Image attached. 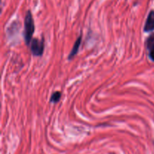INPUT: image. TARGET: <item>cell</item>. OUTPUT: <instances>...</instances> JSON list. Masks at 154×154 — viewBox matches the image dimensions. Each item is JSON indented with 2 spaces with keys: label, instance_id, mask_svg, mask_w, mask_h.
I'll return each mask as SVG.
<instances>
[{
  "label": "cell",
  "instance_id": "5b68a950",
  "mask_svg": "<svg viewBox=\"0 0 154 154\" xmlns=\"http://www.w3.org/2000/svg\"><path fill=\"white\" fill-rule=\"evenodd\" d=\"M81 38H82V37L80 36V37L76 40L75 43L74 44L73 48H72V50L71 51L70 54H69V60H72V59L74 58L75 56H76V54H78V51H79V48L80 46H81Z\"/></svg>",
  "mask_w": 154,
  "mask_h": 154
},
{
  "label": "cell",
  "instance_id": "3957f363",
  "mask_svg": "<svg viewBox=\"0 0 154 154\" xmlns=\"http://www.w3.org/2000/svg\"><path fill=\"white\" fill-rule=\"evenodd\" d=\"M154 30V10H151L148 14L145 25L144 27V31L149 32Z\"/></svg>",
  "mask_w": 154,
  "mask_h": 154
},
{
  "label": "cell",
  "instance_id": "7a4b0ae2",
  "mask_svg": "<svg viewBox=\"0 0 154 154\" xmlns=\"http://www.w3.org/2000/svg\"><path fill=\"white\" fill-rule=\"evenodd\" d=\"M30 50L32 54L36 57L42 56L45 50V40L44 38H33L30 43Z\"/></svg>",
  "mask_w": 154,
  "mask_h": 154
},
{
  "label": "cell",
  "instance_id": "8992f818",
  "mask_svg": "<svg viewBox=\"0 0 154 154\" xmlns=\"http://www.w3.org/2000/svg\"><path fill=\"white\" fill-rule=\"evenodd\" d=\"M60 98H61V93L60 91L54 92L51 97V102H54V103H57L60 101Z\"/></svg>",
  "mask_w": 154,
  "mask_h": 154
},
{
  "label": "cell",
  "instance_id": "6da1fadb",
  "mask_svg": "<svg viewBox=\"0 0 154 154\" xmlns=\"http://www.w3.org/2000/svg\"><path fill=\"white\" fill-rule=\"evenodd\" d=\"M35 32V23L31 11H27L24 19V39L26 45H30Z\"/></svg>",
  "mask_w": 154,
  "mask_h": 154
},
{
  "label": "cell",
  "instance_id": "277c9868",
  "mask_svg": "<svg viewBox=\"0 0 154 154\" xmlns=\"http://www.w3.org/2000/svg\"><path fill=\"white\" fill-rule=\"evenodd\" d=\"M147 48L149 49V56L151 60L154 62V34L151 35L147 41Z\"/></svg>",
  "mask_w": 154,
  "mask_h": 154
}]
</instances>
